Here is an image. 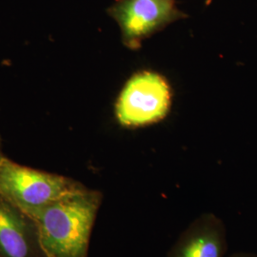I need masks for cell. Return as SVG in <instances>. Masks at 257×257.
Here are the masks:
<instances>
[{"mask_svg":"<svg viewBox=\"0 0 257 257\" xmlns=\"http://www.w3.org/2000/svg\"><path fill=\"white\" fill-rule=\"evenodd\" d=\"M1 156H2V154H1V152H0V157H1Z\"/></svg>","mask_w":257,"mask_h":257,"instance_id":"8","label":"cell"},{"mask_svg":"<svg viewBox=\"0 0 257 257\" xmlns=\"http://www.w3.org/2000/svg\"><path fill=\"white\" fill-rule=\"evenodd\" d=\"M172 104V89L161 74L141 72L133 75L115 105V114L125 128H139L164 119Z\"/></svg>","mask_w":257,"mask_h":257,"instance_id":"3","label":"cell"},{"mask_svg":"<svg viewBox=\"0 0 257 257\" xmlns=\"http://www.w3.org/2000/svg\"><path fill=\"white\" fill-rule=\"evenodd\" d=\"M72 178L20 165L0 157V195L32 215L81 187Z\"/></svg>","mask_w":257,"mask_h":257,"instance_id":"2","label":"cell"},{"mask_svg":"<svg viewBox=\"0 0 257 257\" xmlns=\"http://www.w3.org/2000/svg\"><path fill=\"white\" fill-rule=\"evenodd\" d=\"M227 230L223 220L204 212L185 229L166 257H226Z\"/></svg>","mask_w":257,"mask_h":257,"instance_id":"6","label":"cell"},{"mask_svg":"<svg viewBox=\"0 0 257 257\" xmlns=\"http://www.w3.org/2000/svg\"><path fill=\"white\" fill-rule=\"evenodd\" d=\"M0 257H46L35 219L2 195Z\"/></svg>","mask_w":257,"mask_h":257,"instance_id":"5","label":"cell"},{"mask_svg":"<svg viewBox=\"0 0 257 257\" xmlns=\"http://www.w3.org/2000/svg\"><path fill=\"white\" fill-rule=\"evenodd\" d=\"M229 257H257V254L252 253V252H245V251H240V252H235L231 254Z\"/></svg>","mask_w":257,"mask_h":257,"instance_id":"7","label":"cell"},{"mask_svg":"<svg viewBox=\"0 0 257 257\" xmlns=\"http://www.w3.org/2000/svg\"><path fill=\"white\" fill-rule=\"evenodd\" d=\"M0 144H1V138H0Z\"/></svg>","mask_w":257,"mask_h":257,"instance_id":"9","label":"cell"},{"mask_svg":"<svg viewBox=\"0 0 257 257\" xmlns=\"http://www.w3.org/2000/svg\"><path fill=\"white\" fill-rule=\"evenodd\" d=\"M109 14L119 25L122 41L138 50L144 39L187 16L176 7L175 0H116Z\"/></svg>","mask_w":257,"mask_h":257,"instance_id":"4","label":"cell"},{"mask_svg":"<svg viewBox=\"0 0 257 257\" xmlns=\"http://www.w3.org/2000/svg\"><path fill=\"white\" fill-rule=\"evenodd\" d=\"M102 199L100 192L82 185L31 215L46 257H88Z\"/></svg>","mask_w":257,"mask_h":257,"instance_id":"1","label":"cell"}]
</instances>
